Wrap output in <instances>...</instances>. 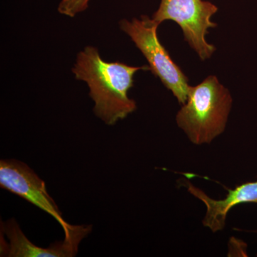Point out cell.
<instances>
[{
    "mask_svg": "<svg viewBox=\"0 0 257 257\" xmlns=\"http://www.w3.org/2000/svg\"><path fill=\"white\" fill-rule=\"evenodd\" d=\"M119 25L145 56L154 75L172 92L179 104H184L188 98L191 86L187 76L161 44L157 35L160 25L147 15L134 18L131 21L123 19Z\"/></svg>",
    "mask_w": 257,
    "mask_h": 257,
    "instance_id": "cell-3",
    "label": "cell"
},
{
    "mask_svg": "<svg viewBox=\"0 0 257 257\" xmlns=\"http://www.w3.org/2000/svg\"><path fill=\"white\" fill-rule=\"evenodd\" d=\"M232 103L229 89L216 76L209 75L190 87L176 121L194 145L210 144L224 133Z\"/></svg>",
    "mask_w": 257,
    "mask_h": 257,
    "instance_id": "cell-2",
    "label": "cell"
},
{
    "mask_svg": "<svg viewBox=\"0 0 257 257\" xmlns=\"http://www.w3.org/2000/svg\"><path fill=\"white\" fill-rule=\"evenodd\" d=\"M186 185L189 193L205 204L207 211L203 225L214 233L224 229L228 213L235 206L244 203L257 204V180L236 186L235 189L228 191L226 197L221 199L208 197L202 190L189 182H186Z\"/></svg>",
    "mask_w": 257,
    "mask_h": 257,
    "instance_id": "cell-7",
    "label": "cell"
},
{
    "mask_svg": "<svg viewBox=\"0 0 257 257\" xmlns=\"http://www.w3.org/2000/svg\"><path fill=\"white\" fill-rule=\"evenodd\" d=\"M0 187L23 198L53 217L69 239L76 225L64 220L62 212L46 188L45 182L21 161L10 159L0 161Z\"/></svg>",
    "mask_w": 257,
    "mask_h": 257,
    "instance_id": "cell-5",
    "label": "cell"
},
{
    "mask_svg": "<svg viewBox=\"0 0 257 257\" xmlns=\"http://www.w3.org/2000/svg\"><path fill=\"white\" fill-rule=\"evenodd\" d=\"M218 8L204 0H161L152 19L159 25L166 20L175 22L182 29L184 39L201 60H209L216 47L208 43V30L217 26L211 21Z\"/></svg>",
    "mask_w": 257,
    "mask_h": 257,
    "instance_id": "cell-4",
    "label": "cell"
},
{
    "mask_svg": "<svg viewBox=\"0 0 257 257\" xmlns=\"http://www.w3.org/2000/svg\"><path fill=\"white\" fill-rule=\"evenodd\" d=\"M89 1L90 0H62L57 10L61 15L74 18L87 9Z\"/></svg>",
    "mask_w": 257,
    "mask_h": 257,
    "instance_id": "cell-8",
    "label": "cell"
},
{
    "mask_svg": "<svg viewBox=\"0 0 257 257\" xmlns=\"http://www.w3.org/2000/svg\"><path fill=\"white\" fill-rule=\"evenodd\" d=\"M140 70H150V67L105 62L96 47L88 46L77 54L72 72L76 79L87 83L94 114L112 126L137 109L136 101L128 97V92Z\"/></svg>",
    "mask_w": 257,
    "mask_h": 257,
    "instance_id": "cell-1",
    "label": "cell"
},
{
    "mask_svg": "<svg viewBox=\"0 0 257 257\" xmlns=\"http://www.w3.org/2000/svg\"><path fill=\"white\" fill-rule=\"evenodd\" d=\"M0 254L7 257H73L81 241L90 234L91 225H78L69 239L51 243L47 248L37 246L28 239L15 219L1 221Z\"/></svg>",
    "mask_w": 257,
    "mask_h": 257,
    "instance_id": "cell-6",
    "label": "cell"
}]
</instances>
